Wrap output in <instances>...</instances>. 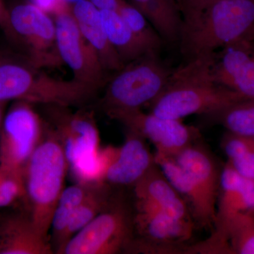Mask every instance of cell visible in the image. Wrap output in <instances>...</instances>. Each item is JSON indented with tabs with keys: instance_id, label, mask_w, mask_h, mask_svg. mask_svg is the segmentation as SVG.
Here are the masks:
<instances>
[{
	"instance_id": "cell-1",
	"label": "cell",
	"mask_w": 254,
	"mask_h": 254,
	"mask_svg": "<svg viewBox=\"0 0 254 254\" xmlns=\"http://www.w3.org/2000/svg\"><path fill=\"white\" fill-rule=\"evenodd\" d=\"M213 55L187 60L173 70L163 91L150 103V113L181 120L195 114L208 116L247 100L215 81L211 69Z\"/></svg>"
},
{
	"instance_id": "cell-2",
	"label": "cell",
	"mask_w": 254,
	"mask_h": 254,
	"mask_svg": "<svg viewBox=\"0 0 254 254\" xmlns=\"http://www.w3.org/2000/svg\"><path fill=\"white\" fill-rule=\"evenodd\" d=\"M181 14L178 42L187 61L213 55L241 40L254 39V0H214Z\"/></svg>"
},
{
	"instance_id": "cell-3",
	"label": "cell",
	"mask_w": 254,
	"mask_h": 254,
	"mask_svg": "<svg viewBox=\"0 0 254 254\" xmlns=\"http://www.w3.org/2000/svg\"><path fill=\"white\" fill-rule=\"evenodd\" d=\"M68 164L54 129L46 128L43 139L25 166L28 213L38 232L50 240L52 220L64 189Z\"/></svg>"
},
{
	"instance_id": "cell-4",
	"label": "cell",
	"mask_w": 254,
	"mask_h": 254,
	"mask_svg": "<svg viewBox=\"0 0 254 254\" xmlns=\"http://www.w3.org/2000/svg\"><path fill=\"white\" fill-rule=\"evenodd\" d=\"M29 62L0 60V102L24 101L53 106H79L95 91L72 79L52 77Z\"/></svg>"
},
{
	"instance_id": "cell-5",
	"label": "cell",
	"mask_w": 254,
	"mask_h": 254,
	"mask_svg": "<svg viewBox=\"0 0 254 254\" xmlns=\"http://www.w3.org/2000/svg\"><path fill=\"white\" fill-rule=\"evenodd\" d=\"M135 238L133 202L123 190H116L105 208L71 237L62 254H130Z\"/></svg>"
},
{
	"instance_id": "cell-6",
	"label": "cell",
	"mask_w": 254,
	"mask_h": 254,
	"mask_svg": "<svg viewBox=\"0 0 254 254\" xmlns=\"http://www.w3.org/2000/svg\"><path fill=\"white\" fill-rule=\"evenodd\" d=\"M173 70L150 52L116 71L106 90L102 105L105 113L111 110L141 109L161 93Z\"/></svg>"
},
{
	"instance_id": "cell-7",
	"label": "cell",
	"mask_w": 254,
	"mask_h": 254,
	"mask_svg": "<svg viewBox=\"0 0 254 254\" xmlns=\"http://www.w3.org/2000/svg\"><path fill=\"white\" fill-rule=\"evenodd\" d=\"M1 27L37 68L63 64L56 43L54 19L33 4H21L6 11Z\"/></svg>"
},
{
	"instance_id": "cell-8",
	"label": "cell",
	"mask_w": 254,
	"mask_h": 254,
	"mask_svg": "<svg viewBox=\"0 0 254 254\" xmlns=\"http://www.w3.org/2000/svg\"><path fill=\"white\" fill-rule=\"evenodd\" d=\"M136 238L130 254L188 253L195 224L175 218L146 200H133Z\"/></svg>"
},
{
	"instance_id": "cell-9",
	"label": "cell",
	"mask_w": 254,
	"mask_h": 254,
	"mask_svg": "<svg viewBox=\"0 0 254 254\" xmlns=\"http://www.w3.org/2000/svg\"><path fill=\"white\" fill-rule=\"evenodd\" d=\"M33 104L14 101L5 113L0 132V165L24 170L46 128Z\"/></svg>"
},
{
	"instance_id": "cell-10",
	"label": "cell",
	"mask_w": 254,
	"mask_h": 254,
	"mask_svg": "<svg viewBox=\"0 0 254 254\" xmlns=\"http://www.w3.org/2000/svg\"><path fill=\"white\" fill-rule=\"evenodd\" d=\"M54 17L60 59L72 71L74 81L97 93L106 74L98 55L81 34L70 8Z\"/></svg>"
},
{
	"instance_id": "cell-11",
	"label": "cell",
	"mask_w": 254,
	"mask_h": 254,
	"mask_svg": "<svg viewBox=\"0 0 254 254\" xmlns=\"http://www.w3.org/2000/svg\"><path fill=\"white\" fill-rule=\"evenodd\" d=\"M105 113L123 124L127 129L151 142L155 145L156 154L175 157L199 138V132L195 127L185 125L180 120L145 113L141 109L111 110Z\"/></svg>"
},
{
	"instance_id": "cell-12",
	"label": "cell",
	"mask_w": 254,
	"mask_h": 254,
	"mask_svg": "<svg viewBox=\"0 0 254 254\" xmlns=\"http://www.w3.org/2000/svg\"><path fill=\"white\" fill-rule=\"evenodd\" d=\"M101 153L103 182L115 188L133 187L156 163L145 138L128 129L123 145L101 148Z\"/></svg>"
},
{
	"instance_id": "cell-13",
	"label": "cell",
	"mask_w": 254,
	"mask_h": 254,
	"mask_svg": "<svg viewBox=\"0 0 254 254\" xmlns=\"http://www.w3.org/2000/svg\"><path fill=\"white\" fill-rule=\"evenodd\" d=\"M254 39L241 40L215 53L212 73L218 84L254 100Z\"/></svg>"
},
{
	"instance_id": "cell-14",
	"label": "cell",
	"mask_w": 254,
	"mask_h": 254,
	"mask_svg": "<svg viewBox=\"0 0 254 254\" xmlns=\"http://www.w3.org/2000/svg\"><path fill=\"white\" fill-rule=\"evenodd\" d=\"M55 131L63 145L68 167L99 153L100 134L93 113L79 111L56 114Z\"/></svg>"
},
{
	"instance_id": "cell-15",
	"label": "cell",
	"mask_w": 254,
	"mask_h": 254,
	"mask_svg": "<svg viewBox=\"0 0 254 254\" xmlns=\"http://www.w3.org/2000/svg\"><path fill=\"white\" fill-rule=\"evenodd\" d=\"M53 254L50 240L38 232L27 210L0 214V254Z\"/></svg>"
},
{
	"instance_id": "cell-16",
	"label": "cell",
	"mask_w": 254,
	"mask_h": 254,
	"mask_svg": "<svg viewBox=\"0 0 254 254\" xmlns=\"http://www.w3.org/2000/svg\"><path fill=\"white\" fill-rule=\"evenodd\" d=\"M237 213L254 215V180L242 176L227 162L222 168L214 231Z\"/></svg>"
},
{
	"instance_id": "cell-17",
	"label": "cell",
	"mask_w": 254,
	"mask_h": 254,
	"mask_svg": "<svg viewBox=\"0 0 254 254\" xmlns=\"http://www.w3.org/2000/svg\"><path fill=\"white\" fill-rule=\"evenodd\" d=\"M172 158L190 175L216 213L222 168L213 153L198 140Z\"/></svg>"
},
{
	"instance_id": "cell-18",
	"label": "cell",
	"mask_w": 254,
	"mask_h": 254,
	"mask_svg": "<svg viewBox=\"0 0 254 254\" xmlns=\"http://www.w3.org/2000/svg\"><path fill=\"white\" fill-rule=\"evenodd\" d=\"M71 9L81 34L98 55L105 72L121 69L125 65L110 43L100 10L89 0L74 3Z\"/></svg>"
},
{
	"instance_id": "cell-19",
	"label": "cell",
	"mask_w": 254,
	"mask_h": 254,
	"mask_svg": "<svg viewBox=\"0 0 254 254\" xmlns=\"http://www.w3.org/2000/svg\"><path fill=\"white\" fill-rule=\"evenodd\" d=\"M155 160L186 202L194 224L205 228L213 227L215 211L210 208L199 188L187 172L172 157L155 153Z\"/></svg>"
},
{
	"instance_id": "cell-20",
	"label": "cell",
	"mask_w": 254,
	"mask_h": 254,
	"mask_svg": "<svg viewBox=\"0 0 254 254\" xmlns=\"http://www.w3.org/2000/svg\"><path fill=\"white\" fill-rule=\"evenodd\" d=\"M133 189L134 198L150 202L175 218L193 221L186 202L156 163Z\"/></svg>"
},
{
	"instance_id": "cell-21",
	"label": "cell",
	"mask_w": 254,
	"mask_h": 254,
	"mask_svg": "<svg viewBox=\"0 0 254 254\" xmlns=\"http://www.w3.org/2000/svg\"><path fill=\"white\" fill-rule=\"evenodd\" d=\"M205 242L213 253L254 254V215L236 214Z\"/></svg>"
},
{
	"instance_id": "cell-22",
	"label": "cell",
	"mask_w": 254,
	"mask_h": 254,
	"mask_svg": "<svg viewBox=\"0 0 254 254\" xmlns=\"http://www.w3.org/2000/svg\"><path fill=\"white\" fill-rule=\"evenodd\" d=\"M148 18L163 41H179L182 14L177 0H132Z\"/></svg>"
},
{
	"instance_id": "cell-23",
	"label": "cell",
	"mask_w": 254,
	"mask_h": 254,
	"mask_svg": "<svg viewBox=\"0 0 254 254\" xmlns=\"http://www.w3.org/2000/svg\"><path fill=\"white\" fill-rule=\"evenodd\" d=\"M110 43L124 65L139 59L150 53L134 36L117 11H100Z\"/></svg>"
},
{
	"instance_id": "cell-24",
	"label": "cell",
	"mask_w": 254,
	"mask_h": 254,
	"mask_svg": "<svg viewBox=\"0 0 254 254\" xmlns=\"http://www.w3.org/2000/svg\"><path fill=\"white\" fill-rule=\"evenodd\" d=\"M113 187L106 183L95 184L91 187L83 202L73 212L62 241L59 254L71 237L92 221L105 208L113 195Z\"/></svg>"
},
{
	"instance_id": "cell-25",
	"label": "cell",
	"mask_w": 254,
	"mask_h": 254,
	"mask_svg": "<svg viewBox=\"0 0 254 254\" xmlns=\"http://www.w3.org/2000/svg\"><path fill=\"white\" fill-rule=\"evenodd\" d=\"M93 185L76 183L64 189L53 214L50 243L55 253L59 254L62 241L73 212L81 204Z\"/></svg>"
},
{
	"instance_id": "cell-26",
	"label": "cell",
	"mask_w": 254,
	"mask_h": 254,
	"mask_svg": "<svg viewBox=\"0 0 254 254\" xmlns=\"http://www.w3.org/2000/svg\"><path fill=\"white\" fill-rule=\"evenodd\" d=\"M208 117L228 132L254 137V100L239 102Z\"/></svg>"
},
{
	"instance_id": "cell-27",
	"label": "cell",
	"mask_w": 254,
	"mask_h": 254,
	"mask_svg": "<svg viewBox=\"0 0 254 254\" xmlns=\"http://www.w3.org/2000/svg\"><path fill=\"white\" fill-rule=\"evenodd\" d=\"M118 11L132 33L147 49L150 52H159L163 39L138 8L122 0Z\"/></svg>"
},
{
	"instance_id": "cell-28",
	"label": "cell",
	"mask_w": 254,
	"mask_h": 254,
	"mask_svg": "<svg viewBox=\"0 0 254 254\" xmlns=\"http://www.w3.org/2000/svg\"><path fill=\"white\" fill-rule=\"evenodd\" d=\"M26 197L23 170L0 165V208Z\"/></svg>"
},
{
	"instance_id": "cell-29",
	"label": "cell",
	"mask_w": 254,
	"mask_h": 254,
	"mask_svg": "<svg viewBox=\"0 0 254 254\" xmlns=\"http://www.w3.org/2000/svg\"><path fill=\"white\" fill-rule=\"evenodd\" d=\"M228 163L242 176L254 180V137L251 138L250 143L243 153L233 161Z\"/></svg>"
},
{
	"instance_id": "cell-30",
	"label": "cell",
	"mask_w": 254,
	"mask_h": 254,
	"mask_svg": "<svg viewBox=\"0 0 254 254\" xmlns=\"http://www.w3.org/2000/svg\"><path fill=\"white\" fill-rule=\"evenodd\" d=\"M33 3L45 12L54 16L69 8L66 0H33Z\"/></svg>"
},
{
	"instance_id": "cell-31",
	"label": "cell",
	"mask_w": 254,
	"mask_h": 254,
	"mask_svg": "<svg viewBox=\"0 0 254 254\" xmlns=\"http://www.w3.org/2000/svg\"><path fill=\"white\" fill-rule=\"evenodd\" d=\"M95 7L100 11L109 10L118 11L122 0H89Z\"/></svg>"
},
{
	"instance_id": "cell-32",
	"label": "cell",
	"mask_w": 254,
	"mask_h": 254,
	"mask_svg": "<svg viewBox=\"0 0 254 254\" xmlns=\"http://www.w3.org/2000/svg\"><path fill=\"white\" fill-rule=\"evenodd\" d=\"M212 1L214 0H177V2L182 13L189 10L198 9Z\"/></svg>"
},
{
	"instance_id": "cell-33",
	"label": "cell",
	"mask_w": 254,
	"mask_h": 254,
	"mask_svg": "<svg viewBox=\"0 0 254 254\" xmlns=\"http://www.w3.org/2000/svg\"><path fill=\"white\" fill-rule=\"evenodd\" d=\"M8 103L0 102V132H1V127H2L3 121L6 113V107Z\"/></svg>"
},
{
	"instance_id": "cell-34",
	"label": "cell",
	"mask_w": 254,
	"mask_h": 254,
	"mask_svg": "<svg viewBox=\"0 0 254 254\" xmlns=\"http://www.w3.org/2000/svg\"><path fill=\"white\" fill-rule=\"evenodd\" d=\"M66 1H67V2H68V1H70V2L76 3L77 2V1H81V0H66Z\"/></svg>"
},
{
	"instance_id": "cell-35",
	"label": "cell",
	"mask_w": 254,
	"mask_h": 254,
	"mask_svg": "<svg viewBox=\"0 0 254 254\" xmlns=\"http://www.w3.org/2000/svg\"><path fill=\"white\" fill-rule=\"evenodd\" d=\"M4 8L2 7V6H1V4H0V17H1V14H2L3 12V9Z\"/></svg>"
}]
</instances>
